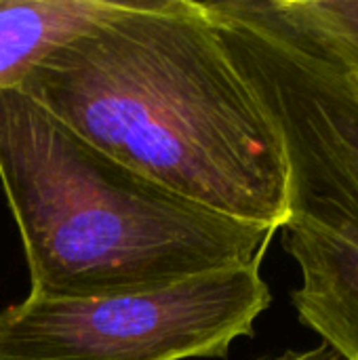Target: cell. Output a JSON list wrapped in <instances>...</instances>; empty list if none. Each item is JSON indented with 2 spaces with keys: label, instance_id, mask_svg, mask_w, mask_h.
<instances>
[{
  "label": "cell",
  "instance_id": "obj_3",
  "mask_svg": "<svg viewBox=\"0 0 358 360\" xmlns=\"http://www.w3.org/2000/svg\"><path fill=\"white\" fill-rule=\"evenodd\" d=\"M200 4L283 139L289 215L281 230L300 268L295 312L333 354L358 360V78L306 53L241 0Z\"/></svg>",
  "mask_w": 358,
  "mask_h": 360
},
{
  "label": "cell",
  "instance_id": "obj_9",
  "mask_svg": "<svg viewBox=\"0 0 358 360\" xmlns=\"http://www.w3.org/2000/svg\"><path fill=\"white\" fill-rule=\"evenodd\" d=\"M354 76H357V78H358V74H354Z\"/></svg>",
  "mask_w": 358,
  "mask_h": 360
},
{
  "label": "cell",
  "instance_id": "obj_2",
  "mask_svg": "<svg viewBox=\"0 0 358 360\" xmlns=\"http://www.w3.org/2000/svg\"><path fill=\"white\" fill-rule=\"evenodd\" d=\"M0 186L36 297L160 289L245 268L276 234L131 171L19 89L0 93Z\"/></svg>",
  "mask_w": 358,
  "mask_h": 360
},
{
  "label": "cell",
  "instance_id": "obj_5",
  "mask_svg": "<svg viewBox=\"0 0 358 360\" xmlns=\"http://www.w3.org/2000/svg\"><path fill=\"white\" fill-rule=\"evenodd\" d=\"M114 6V0H0V93L25 76L59 44Z\"/></svg>",
  "mask_w": 358,
  "mask_h": 360
},
{
  "label": "cell",
  "instance_id": "obj_4",
  "mask_svg": "<svg viewBox=\"0 0 358 360\" xmlns=\"http://www.w3.org/2000/svg\"><path fill=\"white\" fill-rule=\"evenodd\" d=\"M270 304L260 264L160 289L27 295L0 312V360L226 359Z\"/></svg>",
  "mask_w": 358,
  "mask_h": 360
},
{
  "label": "cell",
  "instance_id": "obj_1",
  "mask_svg": "<svg viewBox=\"0 0 358 360\" xmlns=\"http://www.w3.org/2000/svg\"><path fill=\"white\" fill-rule=\"evenodd\" d=\"M84 141L165 190L279 232L283 139L196 0H118L21 82Z\"/></svg>",
  "mask_w": 358,
  "mask_h": 360
},
{
  "label": "cell",
  "instance_id": "obj_8",
  "mask_svg": "<svg viewBox=\"0 0 358 360\" xmlns=\"http://www.w3.org/2000/svg\"><path fill=\"white\" fill-rule=\"evenodd\" d=\"M333 360H342V359H340V356H335V359H333Z\"/></svg>",
  "mask_w": 358,
  "mask_h": 360
},
{
  "label": "cell",
  "instance_id": "obj_7",
  "mask_svg": "<svg viewBox=\"0 0 358 360\" xmlns=\"http://www.w3.org/2000/svg\"><path fill=\"white\" fill-rule=\"evenodd\" d=\"M338 354H333L327 346H319L312 350H304V352H285L281 356L274 359H260V360H333Z\"/></svg>",
  "mask_w": 358,
  "mask_h": 360
},
{
  "label": "cell",
  "instance_id": "obj_6",
  "mask_svg": "<svg viewBox=\"0 0 358 360\" xmlns=\"http://www.w3.org/2000/svg\"><path fill=\"white\" fill-rule=\"evenodd\" d=\"M306 53L358 74V0H241Z\"/></svg>",
  "mask_w": 358,
  "mask_h": 360
}]
</instances>
